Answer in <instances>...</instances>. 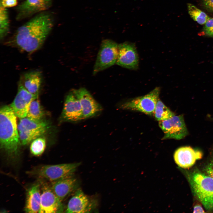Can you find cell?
Wrapping results in <instances>:
<instances>
[{
  "label": "cell",
  "mask_w": 213,
  "mask_h": 213,
  "mask_svg": "<svg viewBox=\"0 0 213 213\" xmlns=\"http://www.w3.org/2000/svg\"><path fill=\"white\" fill-rule=\"evenodd\" d=\"M53 26L51 15L42 13L20 27L7 43L21 50L32 53L41 47Z\"/></svg>",
  "instance_id": "cell-1"
},
{
  "label": "cell",
  "mask_w": 213,
  "mask_h": 213,
  "mask_svg": "<svg viewBox=\"0 0 213 213\" xmlns=\"http://www.w3.org/2000/svg\"><path fill=\"white\" fill-rule=\"evenodd\" d=\"M16 117L9 106L4 105L1 108L0 147L13 159L18 156L21 144L18 132Z\"/></svg>",
  "instance_id": "cell-2"
},
{
  "label": "cell",
  "mask_w": 213,
  "mask_h": 213,
  "mask_svg": "<svg viewBox=\"0 0 213 213\" xmlns=\"http://www.w3.org/2000/svg\"><path fill=\"white\" fill-rule=\"evenodd\" d=\"M188 177L195 196L206 210H213V178L196 170Z\"/></svg>",
  "instance_id": "cell-3"
},
{
  "label": "cell",
  "mask_w": 213,
  "mask_h": 213,
  "mask_svg": "<svg viewBox=\"0 0 213 213\" xmlns=\"http://www.w3.org/2000/svg\"><path fill=\"white\" fill-rule=\"evenodd\" d=\"M80 162L44 165L36 168L29 173L38 178L52 182L73 177Z\"/></svg>",
  "instance_id": "cell-4"
},
{
  "label": "cell",
  "mask_w": 213,
  "mask_h": 213,
  "mask_svg": "<svg viewBox=\"0 0 213 213\" xmlns=\"http://www.w3.org/2000/svg\"><path fill=\"white\" fill-rule=\"evenodd\" d=\"M160 89L155 88L145 95L124 102L120 104L121 109L141 112L149 115H153L159 99Z\"/></svg>",
  "instance_id": "cell-5"
},
{
  "label": "cell",
  "mask_w": 213,
  "mask_h": 213,
  "mask_svg": "<svg viewBox=\"0 0 213 213\" xmlns=\"http://www.w3.org/2000/svg\"><path fill=\"white\" fill-rule=\"evenodd\" d=\"M118 45L111 39H106L102 41L94 67L93 75L116 64Z\"/></svg>",
  "instance_id": "cell-6"
},
{
  "label": "cell",
  "mask_w": 213,
  "mask_h": 213,
  "mask_svg": "<svg viewBox=\"0 0 213 213\" xmlns=\"http://www.w3.org/2000/svg\"><path fill=\"white\" fill-rule=\"evenodd\" d=\"M159 125L164 133L162 140L170 139L180 140L188 134L182 115L175 114L168 119L159 121Z\"/></svg>",
  "instance_id": "cell-7"
},
{
  "label": "cell",
  "mask_w": 213,
  "mask_h": 213,
  "mask_svg": "<svg viewBox=\"0 0 213 213\" xmlns=\"http://www.w3.org/2000/svg\"><path fill=\"white\" fill-rule=\"evenodd\" d=\"M116 64L130 69L136 70L138 68V56L134 43L126 41L118 44Z\"/></svg>",
  "instance_id": "cell-8"
},
{
  "label": "cell",
  "mask_w": 213,
  "mask_h": 213,
  "mask_svg": "<svg viewBox=\"0 0 213 213\" xmlns=\"http://www.w3.org/2000/svg\"><path fill=\"white\" fill-rule=\"evenodd\" d=\"M72 91L80 102L84 119L94 117L101 112L102 107L85 88H81Z\"/></svg>",
  "instance_id": "cell-9"
},
{
  "label": "cell",
  "mask_w": 213,
  "mask_h": 213,
  "mask_svg": "<svg viewBox=\"0 0 213 213\" xmlns=\"http://www.w3.org/2000/svg\"><path fill=\"white\" fill-rule=\"evenodd\" d=\"M38 97L29 92L19 82L17 94L10 106L17 117L22 118L27 117L32 101Z\"/></svg>",
  "instance_id": "cell-10"
},
{
  "label": "cell",
  "mask_w": 213,
  "mask_h": 213,
  "mask_svg": "<svg viewBox=\"0 0 213 213\" xmlns=\"http://www.w3.org/2000/svg\"><path fill=\"white\" fill-rule=\"evenodd\" d=\"M63 121L76 122L84 119L80 102L72 90L66 95L62 113Z\"/></svg>",
  "instance_id": "cell-11"
},
{
  "label": "cell",
  "mask_w": 213,
  "mask_h": 213,
  "mask_svg": "<svg viewBox=\"0 0 213 213\" xmlns=\"http://www.w3.org/2000/svg\"><path fill=\"white\" fill-rule=\"evenodd\" d=\"M41 184L42 192L39 213L62 212L63 210L62 201L54 193L50 185L45 183Z\"/></svg>",
  "instance_id": "cell-12"
},
{
  "label": "cell",
  "mask_w": 213,
  "mask_h": 213,
  "mask_svg": "<svg viewBox=\"0 0 213 213\" xmlns=\"http://www.w3.org/2000/svg\"><path fill=\"white\" fill-rule=\"evenodd\" d=\"M203 156L201 151L190 146L179 147L174 152L173 157L176 164L179 167L188 168L192 166L197 160Z\"/></svg>",
  "instance_id": "cell-13"
},
{
  "label": "cell",
  "mask_w": 213,
  "mask_h": 213,
  "mask_svg": "<svg viewBox=\"0 0 213 213\" xmlns=\"http://www.w3.org/2000/svg\"><path fill=\"white\" fill-rule=\"evenodd\" d=\"M93 204L89 197L81 189L78 188L69 201L65 212L83 213L89 212Z\"/></svg>",
  "instance_id": "cell-14"
},
{
  "label": "cell",
  "mask_w": 213,
  "mask_h": 213,
  "mask_svg": "<svg viewBox=\"0 0 213 213\" xmlns=\"http://www.w3.org/2000/svg\"><path fill=\"white\" fill-rule=\"evenodd\" d=\"M52 0H26L17 7V19L20 20L37 12L43 11L50 6Z\"/></svg>",
  "instance_id": "cell-15"
},
{
  "label": "cell",
  "mask_w": 213,
  "mask_h": 213,
  "mask_svg": "<svg viewBox=\"0 0 213 213\" xmlns=\"http://www.w3.org/2000/svg\"><path fill=\"white\" fill-rule=\"evenodd\" d=\"M78 180L72 177L51 182L50 186L54 193L62 201L75 191L78 188Z\"/></svg>",
  "instance_id": "cell-16"
},
{
  "label": "cell",
  "mask_w": 213,
  "mask_h": 213,
  "mask_svg": "<svg viewBox=\"0 0 213 213\" xmlns=\"http://www.w3.org/2000/svg\"><path fill=\"white\" fill-rule=\"evenodd\" d=\"M40 184L33 185L28 190L27 193L25 211L27 213L39 212L41 204Z\"/></svg>",
  "instance_id": "cell-17"
},
{
  "label": "cell",
  "mask_w": 213,
  "mask_h": 213,
  "mask_svg": "<svg viewBox=\"0 0 213 213\" xmlns=\"http://www.w3.org/2000/svg\"><path fill=\"white\" fill-rule=\"evenodd\" d=\"M19 82L31 93L38 95L42 82L41 72L38 71L29 72L22 76Z\"/></svg>",
  "instance_id": "cell-18"
},
{
  "label": "cell",
  "mask_w": 213,
  "mask_h": 213,
  "mask_svg": "<svg viewBox=\"0 0 213 213\" xmlns=\"http://www.w3.org/2000/svg\"><path fill=\"white\" fill-rule=\"evenodd\" d=\"M48 124L42 119L36 120L27 117L20 118L17 125L19 131H36L48 128Z\"/></svg>",
  "instance_id": "cell-19"
},
{
  "label": "cell",
  "mask_w": 213,
  "mask_h": 213,
  "mask_svg": "<svg viewBox=\"0 0 213 213\" xmlns=\"http://www.w3.org/2000/svg\"><path fill=\"white\" fill-rule=\"evenodd\" d=\"M175 115L159 99L153 114L156 119L159 121L164 120L171 118Z\"/></svg>",
  "instance_id": "cell-20"
},
{
  "label": "cell",
  "mask_w": 213,
  "mask_h": 213,
  "mask_svg": "<svg viewBox=\"0 0 213 213\" xmlns=\"http://www.w3.org/2000/svg\"><path fill=\"white\" fill-rule=\"evenodd\" d=\"M188 11L189 15L194 21L202 25L210 18L206 14L197 8L193 4H187Z\"/></svg>",
  "instance_id": "cell-21"
},
{
  "label": "cell",
  "mask_w": 213,
  "mask_h": 213,
  "mask_svg": "<svg viewBox=\"0 0 213 213\" xmlns=\"http://www.w3.org/2000/svg\"><path fill=\"white\" fill-rule=\"evenodd\" d=\"M47 129H45L36 131H19V136L21 144L26 145L36 138L44 134Z\"/></svg>",
  "instance_id": "cell-22"
},
{
  "label": "cell",
  "mask_w": 213,
  "mask_h": 213,
  "mask_svg": "<svg viewBox=\"0 0 213 213\" xmlns=\"http://www.w3.org/2000/svg\"><path fill=\"white\" fill-rule=\"evenodd\" d=\"M44 112L38 97L33 100L30 104L27 117L36 120H42Z\"/></svg>",
  "instance_id": "cell-23"
},
{
  "label": "cell",
  "mask_w": 213,
  "mask_h": 213,
  "mask_svg": "<svg viewBox=\"0 0 213 213\" xmlns=\"http://www.w3.org/2000/svg\"><path fill=\"white\" fill-rule=\"evenodd\" d=\"M9 30V22L7 9L0 3V38L3 39L8 34Z\"/></svg>",
  "instance_id": "cell-24"
},
{
  "label": "cell",
  "mask_w": 213,
  "mask_h": 213,
  "mask_svg": "<svg viewBox=\"0 0 213 213\" xmlns=\"http://www.w3.org/2000/svg\"><path fill=\"white\" fill-rule=\"evenodd\" d=\"M46 146L45 139L39 137L32 141L30 147L31 152L34 156H39L43 152Z\"/></svg>",
  "instance_id": "cell-25"
},
{
  "label": "cell",
  "mask_w": 213,
  "mask_h": 213,
  "mask_svg": "<svg viewBox=\"0 0 213 213\" xmlns=\"http://www.w3.org/2000/svg\"><path fill=\"white\" fill-rule=\"evenodd\" d=\"M203 31L206 35L213 37V18H210L204 24Z\"/></svg>",
  "instance_id": "cell-26"
},
{
  "label": "cell",
  "mask_w": 213,
  "mask_h": 213,
  "mask_svg": "<svg viewBox=\"0 0 213 213\" xmlns=\"http://www.w3.org/2000/svg\"><path fill=\"white\" fill-rule=\"evenodd\" d=\"M203 171L206 175L213 178V159L205 166Z\"/></svg>",
  "instance_id": "cell-27"
},
{
  "label": "cell",
  "mask_w": 213,
  "mask_h": 213,
  "mask_svg": "<svg viewBox=\"0 0 213 213\" xmlns=\"http://www.w3.org/2000/svg\"><path fill=\"white\" fill-rule=\"evenodd\" d=\"M0 3L4 7H11L16 6L17 0H1Z\"/></svg>",
  "instance_id": "cell-28"
},
{
  "label": "cell",
  "mask_w": 213,
  "mask_h": 213,
  "mask_svg": "<svg viewBox=\"0 0 213 213\" xmlns=\"http://www.w3.org/2000/svg\"><path fill=\"white\" fill-rule=\"evenodd\" d=\"M202 4L206 10L213 12V0H202Z\"/></svg>",
  "instance_id": "cell-29"
},
{
  "label": "cell",
  "mask_w": 213,
  "mask_h": 213,
  "mask_svg": "<svg viewBox=\"0 0 213 213\" xmlns=\"http://www.w3.org/2000/svg\"><path fill=\"white\" fill-rule=\"evenodd\" d=\"M205 212L200 204H196L193 207V213H204Z\"/></svg>",
  "instance_id": "cell-30"
}]
</instances>
